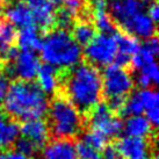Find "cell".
I'll use <instances>...</instances> for the list:
<instances>
[{
	"mask_svg": "<svg viewBox=\"0 0 159 159\" xmlns=\"http://www.w3.org/2000/svg\"><path fill=\"white\" fill-rule=\"evenodd\" d=\"M58 93L66 98L86 119L102 101V77L98 67L81 62L70 69L58 70Z\"/></svg>",
	"mask_w": 159,
	"mask_h": 159,
	"instance_id": "cell-1",
	"label": "cell"
},
{
	"mask_svg": "<svg viewBox=\"0 0 159 159\" xmlns=\"http://www.w3.org/2000/svg\"><path fill=\"white\" fill-rule=\"evenodd\" d=\"M4 111L11 120L25 122L42 119L48 111L49 100L37 83L14 80L4 100Z\"/></svg>",
	"mask_w": 159,
	"mask_h": 159,
	"instance_id": "cell-2",
	"label": "cell"
},
{
	"mask_svg": "<svg viewBox=\"0 0 159 159\" xmlns=\"http://www.w3.org/2000/svg\"><path fill=\"white\" fill-rule=\"evenodd\" d=\"M41 57L44 63L58 70L70 69L83 61V50L70 31L53 28L45 33L41 44Z\"/></svg>",
	"mask_w": 159,
	"mask_h": 159,
	"instance_id": "cell-3",
	"label": "cell"
},
{
	"mask_svg": "<svg viewBox=\"0 0 159 159\" xmlns=\"http://www.w3.org/2000/svg\"><path fill=\"white\" fill-rule=\"evenodd\" d=\"M47 115L49 134L55 138L72 139L78 136L84 128L85 119L83 115L66 98L58 92L53 94V98L49 102Z\"/></svg>",
	"mask_w": 159,
	"mask_h": 159,
	"instance_id": "cell-4",
	"label": "cell"
},
{
	"mask_svg": "<svg viewBox=\"0 0 159 159\" xmlns=\"http://www.w3.org/2000/svg\"><path fill=\"white\" fill-rule=\"evenodd\" d=\"M102 77V98L121 97L127 98L133 92L135 81L129 69L121 67L116 64L106 66Z\"/></svg>",
	"mask_w": 159,
	"mask_h": 159,
	"instance_id": "cell-5",
	"label": "cell"
},
{
	"mask_svg": "<svg viewBox=\"0 0 159 159\" xmlns=\"http://www.w3.org/2000/svg\"><path fill=\"white\" fill-rule=\"evenodd\" d=\"M117 53V44L114 34L95 35L84 49L85 62L95 67H106L114 63Z\"/></svg>",
	"mask_w": 159,
	"mask_h": 159,
	"instance_id": "cell-6",
	"label": "cell"
},
{
	"mask_svg": "<svg viewBox=\"0 0 159 159\" xmlns=\"http://www.w3.org/2000/svg\"><path fill=\"white\" fill-rule=\"evenodd\" d=\"M0 70L9 80L33 81L40 69V58L34 51H19L18 56L12 62H0Z\"/></svg>",
	"mask_w": 159,
	"mask_h": 159,
	"instance_id": "cell-7",
	"label": "cell"
},
{
	"mask_svg": "<svg viewBox=\"0 0 159 159\" xmlns=\"http://www.w3.org/2000/svg\"><path fill=\"white\" fill-rule=\"evenodd\" d=\"M86 119L89 124V129L101 133L107 138L119 137L123 131L122 119L114 114L102 101L87 115Z\"/></svg>",
	"mask_w": 159,
	"mask_h": 159,
	"instance_id": "cell-8",
	"label": "cell"
},
{
	"mask_svg": "<svg viewBox=\"0 0 159 159\" xmlns=\"http://www.w3.org/2000/svg\"><path fill=\"white\" fill-rule=\"evenodd\" d=\"M151 0H107V13L117 28L123 29L131 19L141 12H146Z\"/></svg>",
	"mask_w": 159,
	"mask_h": 159,
	"instance_id": "cell-9",
	"label": "cell"
},
{
	"mask_svg": "<svg viewBox=\"0 0 159 159\" xmlns=\"http://www.w3.org/2000/svg\"><path fill=\"white\" fill-rule=\"evenodd\" d=\"M29 7L33 15L34 25L43 33L55 28L56 9L49 0H23Z\"/></svg>",
	"mask_w": 159,
	"mask_h": 159,
	"instance_id": "cell-10",
	"label": "cell"
},
{
	"mask_svg": "<svg viewBox=\"0 0 159 159\" xmlns=\"http://www.w3.org/2000/svg\"><path fill=\"white\" fill-rule=\"evenodd\" d=\"M115 146L122 159H155L146 138L125 136L120 138Z\"/></svg>",
	"mask_w": 159,
	"mask_h": 159,
	"instance_id": "cell-11",
	"label": "cell"
},
{
	"mask_svg": "<svg viewBox=\"0 0 159 159\" xmlns=\"http://www.w3.org/2000/svg\"><path fill=\"white\" fill-rule=\"evenodd\" d=\"M114 37L117 44V53L114 59V64L124 69H129V64L133 56H135L141 48V43L135 36L129 35L123 31H115Z\"/></svg>",
	"mask_w": 159,
	"mask_h": 159,
	"instance_id": "cell-12",
	"label": "cell"
},
{
	"mask_svg": "<svg viewBox=\"0 0 159 159\" xmlns=\"http://www.w3.org/2000/svg\"><path fill=\"white\" fill-rule=\"evenodd\" d=\"M122 31L135 36L136 39L146 40L152 36H157V23L152 21L146 12H141L124 26Z\"/></svg>",
	"mask_w": 159,
	"mask_h": 159,
	"instance_id": "cell-13",
	"label": "cell"
},
{
	"mask_svg": "<svg viewBox=\"0 0 159 159\" xmlns=\"http://www.w3.org/2000/svg\"><path fill=\"white\" fill-rule=\"evenodd\" d=\"M20 134L22 137L33 142L39 149L48 143L49 141V128L48 124L43 119H34L25 121L20 125Z\"/></svg>",
	"mask_w": 159,
	"mask_h": 159,
	"instance_id": "cell-14",
	"label": "cell"
},
{
	"mask_svg": "<svg viewBox=\"0 0 159 159\" xmlns=\"http://www.w3.org/2000/svg\"><path fill=\"white\" fill-rule=\"evenodd\" d=\"M4 18L14 27H18L20 29L25 27L35 26L30 9L23 0H15L8 2L5 8Z\"/></svg>",
	"mask_w": 159,
	"mask_h": 159,
	"instance_id": "cell-15",
	"label": "cell"
},
{
	"mask_svg": "<svg viewBox=\"0 0 159 159\" xmlns=\"http://www.w3.org/2000/svg\"><path fill=\"white\" fill-rule=\"evenodd\" d=\"M43 159H78L72 139L55 138L44 145Z\"/></svg>",
	"mask_w": 159,
	"mask_h": 159,
	"instance_id": "cell-16",
	"label": "cell"
},
{
	"mask_svg": "<svg viewBox=\"0 0 159 159\" xmlns=\"http://www.w3.org/2000/svg\"><path fill=\"white\" fill-rule=\"evenodd\" d=\"M37 85L47 95H53L59 87V78H58V69L49 65L47 63L40 65V69L36 75Z\"/></svg>",
	"mask_w": 159,
	"mask_h": 159,
	"instance_id": "cell-17",
	"label": "cell"
},
{
	"mask_svg": "<svg viewBox=\"0 0 159 159\" xmlns=\"http://www.w3.org/2000/svg\"><path fill=\"white\" fill-rule=\"evenodd\" d=\"M153 129L155 128L143 115L128 116L123 123V133L125 134V136L129 137L146 138L152 134Z\"/></svg>",
	"mask_w": 159,
	"mask_h": 159,
	"instance_id": "cell-18",
	"label": "cell"
},
{
	"mask_svg": "<svg viewBox=\"0 0 159 159\" xmlns=\"http://www.w3.org/2000/svg\"><path fill=\"white\" fill-rule=\"evenodd\" d=\"M18 47L21 51H37L41 49L42 40L37 27L29 26L21 28L19 33H16Z\"/></svg>",
	"mask_w": 159,
	"mask_h": 159,
	"instance_id": "cell-19",
	"label": "cell"
},
{
	"mask_svg": "<svg viewBox=\"0 0 159 159\" xmlns=\"http://www.w3.org/2000/svg\"><path fill=\"white\" fill-rule=\"evenodd\" d=\"M71 28V36L80 45L86 47L97 35V28L89 19H77Z\"/></svg>",
	"mask_w": 159,
	"mask_h": 159,
	"instance_id": "cell-20",
	"label": "cell"
},
{
	"mask_svg": "<svg viewBox=\"0 0 159 159\" xmlns=\"http://www.w3.org/2000/svg\"><path fill=\"white\" fill-rule=\"evenodd\" d=\"M16 41V29L5 18L0 16V61L5 57L6 52L14 47Z\"/></svg>",
	"mask_w": 159,
	"mask_h": 159,
	"instance_id": "cell-21",
	"label": "cell"
},
{
	"mask_svg": "<svg viewBox=\"0 0 159 159\" xmlns=\"http://www.w3.org/2000/svg\"><path fill=\"white\" fill-rule=\"evenodd\" d=\"M20 135V124L8 119L6 123L0 128V148L7 149L8 146L13 145L14 142L19 138Z\"/></svg>",
	"mask_w": 159,
	"mask_h": 159,
	"instance_id": "cell-22",
	"label": "cell"
},
{
	"mask_svg": "<svg viewBox=\"0 0 159 159\" xmlns=\"http://www.w3.org/2000/svg\"><path fill=\"white\" fill-rule=\"evenodd\" d=\"M92 22L94 27L97 28L101 34H114L115 31H117V27L115 26L114 21L111 20L109 14L107 13V11H98L91 14Z\"/></svg>",
	"mask_w": 159,
	"mask_h": 159,
	"instance_id": "cell-23",
	"label": "cell"
},
{
	"mask_svg": "<svg viewBox=\"0 0 159 159\" xmlns=\"http://www.w3.org/2000/svg\"><path fill=\"white\" fill-rule=\"evenodd\" d=\"M144 113V107L142 103L139 92L136 91L134 93H130L124 102V106L120 113V117H128L134 115H142Z\"/></svg>",
	"mask_w": 159,
	"mask_h": 159,
	"instance_id": "cell-24",
	"label": "cell"
},
{
	"mask_svg": "<svg viewBox=\"0 0 159 159\" xmlns=\"http://www.w3.org/2000/svg\"><path fill=\"white\" fill-rule=\"evenodd\" d=\"M79 141L84 142L85 144L92 146L93 149H95V150L102 151V149L107 145L108 138L105 135H102L101 133L97 131V130L89 129L87 131L81 134Z\"/></svg>",
	"mask_w": 159,
	"mask_h": 159,
	"instance_id": "cell-25",
	"label": "cell"
},
{
	"mask_svg": "<svg viewBox=\"0 0 159 159\" xmlns=\"http://www.w3.org/2000/svg\"><path fill=\"white\" fill-rule=\"evenodd\" d=\"M75 152L78 159H101V152L93 149L92 146L85 144L84 142L78 141L75 144Z\"/></svg>",
	"mask_w": 159,
	"mask_h": 159,
	"instance_id": "cell-26",
	"label": "cell"
},
{
	"mask_svg": "<svg viewBox=\"0 0 159 159\" xmlns=\"http://www.w3.org/2000/svg\"><path fill=\"white\" fill-rule=\"evenodd\" d=\"M14 145H15V150L20 152L21 155H23L25 157H27V158L33 157L39 150V148L33 142H30L29 139L25 138V137L18 138L16 141L14 142Z\"/></svg>",
	"mask_w": 159,
	"mask_h": 159,
	"instance_id": "cell-27",
	"label": "cell"
},
{
	"mask_svg": "<svg viewBox=\"0 0 159 159\" xmlns=\"http://www.w3.org/2000/svg\"><path fill=\"white\" fill-rule=\"evenodd\" d=\"M137 73H142V75H146L149 79L152 81V84L157 85L158 84V79H159V70H158V65L157 63L151 62V63H146L143 66L139 69L138 71H136Z\"/></svg>",
	"mask_w": 159,
	"mask_h": 159,
	"instance_id": "cell-28",
	"label": "cell"
},
{
	"mask_svg": "<svg viewBox=\"0 0 159 159\" xmlns=\"http://www.w3.org/2000/svg\"><path fill=\"white\" fill-rule=\"evenodd\" d=\"M141 47L148 50V51H150L151 53H153L155 56H157L159 52V43L157 36H152L150 39H146Z\"/></svg>",
	"mask_w": 159,
	"mask_h": 159,
	"instance_id": "cell-29",
	"label": "cell"
},
{
	"mask_svg": "<svg viewBox=\"0 0 159 159\" xmlns=\"http://www.w3.org/2000/svg\"><path fill=\"white\" fill-rule=\"evenodd\" d=\"M101 159H122L115 145H106L102 149Z\"/></svg>",
	"mask_w": 159,
	"mask_h": 159,
	"instance_id": "cell-30",
	"label": "cell"
},
{
	"mask_svg": "<svg viewBox=\"0 0 159 159\" xmlns=\"http://www.w3.org/2000/svg\"><path fill=\"white\" fill-rule=\"evenodd\" d=\"M9 79L5 75V73L0 70V105L4 102L6 94L9 89Z\"/></svg>",
	"mask_w": 159,
	"mask_h": 159,
	"instance_id": "cell-31",
	"label": "cell"
},
{
	"mask_svg": "<svg viewBox=\"0 0 159 159\" xmlns=\"http://www.w3.org/2000/svg\"><path fill=\"white\" fill-rule=\"evenodd\" d=\"M146 14L152 19L153 22H158L159 19V6L157 4V0H151L146 6Z\"/></svg>",
	"mask_w": 159,
	"mask_h": 159,
	"instance_id": "cell-32",
	"label": "cell"
},
{
	"mask_svg": "<svg viewBox=\"0 0 159 159\" xmlns=\"http://www.w3.org/2000/svg\"><path fill=\"white\" fill-rule=\"evenodd\" d=\"M0 159H28L16 150H6L0 152Z\"/></svg>",
	"mask_w": 159,
	"mask_h": 159,
	"instance_id": "cell-33",
	"label": "cell"
},
{
	"mask_svg": "<svg viewBox=\"0 0 159 159\" xmlns=\"http://www.w3.org/2000/svg\"><path fill=\"white\" fill-rule=\"evenodd\" d=\"M8 119H9V117L6 115V113H5V111L0 108V128H1V127L6 123V121H7Z\"/></svg>",
	"mask_w": 159,
	"mask_h": 159,
	"instance_id": "cell-34",
	"label": "cell"
},
{
	"mask_svg": "<svg viewBox=\"0 0 159 159\" xmlns=\"http://www.w3.org/2000/svg\"><path fill=\"white\" fill-rule=\"evenodd\" d=\"M49 1L53 5V7L59 8V7H62L63 5L65 4V1H66V0H49Z\"/></svg>",
	"mask_w": 159,
	"mask_h": 159,
	"instance_id": "cell-35",
	"label": "cell"
},
{
	"mask_svg": "<svg viewBox=\"0 0 159 159\" xmlns=\"http://www.w3.org/2000/svg\"><path fill=\"white\" fill-rule=\"evenodd\" d=\"M4 4H5L4 0H0V9H2V7H4Z\"/></svg>",
	"mask_w": 159,
	"mask_h": 159,
	"instance_id": "cell-36",
	"label": "cell"
},
{
	"mask_svg": "<svg viewBox=\"0 0 159 159\" xmlns=\"http://www.w3.org/2000/svg\"><path fill=\"white\" fill-rule=\"evenodd\" d=\"M6 4H8V2H11V1H14V0H4Z\"/></svg>",
	"mask_w": 159,
	"mask_h": 159,
	"instance_id": "cell-37",
	"label": "cell"
}]
</instances>
